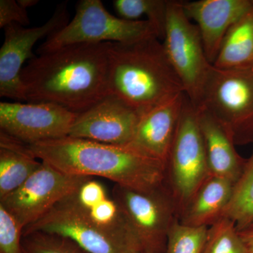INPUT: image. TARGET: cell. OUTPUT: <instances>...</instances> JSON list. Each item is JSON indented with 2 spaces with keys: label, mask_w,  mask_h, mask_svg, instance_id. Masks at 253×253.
I'll list each match as a JSON object with an SVG mask.
<instances>
[{
  "label": "cell",
  "mask_w": 253,
  "mask_h": 253,
  "mask_svg": "<svg viewBox=\"0 0 253 253\" xmlns=\"http://www.w3.org/2000/svg\"><path fill=\"white\" fill-rule=\"evenodd\" d=\"M78 114L51 103H0V129L31 145L69 135Z\"/></svg>",
  "instance_id": "11"
},
{
  "label": "cell",
  "mask_w": 253,
  "mask_h": 253,
  "mask_svg": "<svg viewBox=\"0 0 253 253\" xmlns=\"http://www.w3.org/2000/svg\"><path fill=\"white\" fill-rule=\"evenodd\" d=\"M199 108L209 111L225 127L236 146L253 144V68L213 66Z\"/></svg>",
  "instance_id": "6"
},
{
  "label": "cell",
  "mask_w": 253,
  "mask_h": 253,
  "mask_svg": "<svg viewBox=\"0 0 253 253\" xmlns=\"http://www.w3.org/2000/svg\"><path fill=\"white\" fill-rule=\"evenodd\" d=\"M30 23L27 9H24L14 0L0 1V28L11 24L26 26Z\"/></svg>",
  "instance_id": "27"
},
{
  "label": "cell",
  "mask_w": 253,
  "mask_h": 253,
  "mask_svg": "<svg viewBox=\"0 0 253 253\" xmlns=\"http://www.w3.org/2000/svg\"><path fill=\"white\" fill-rule=\"evenodd\" d=\"M233 186L225 179L208 176L179 213V222L194 227L212 226L223 217Z\"/></svg>",
  "instance_id": "18"
},
{
  "label": "cell",
  "mask_w": 253,
  "mask_h": 253,
  "mask_svg": "<svg viewBox=\"0 0 253 253\" xmlns=\"http://www.w3.org/2000/svg\"><path fill=\"white\" fill-rule=\"evenodd\" d=\"M168 0H115V9L121 18L129 21H139L145 16L154 25L159 39L165 36Z\"/></svg>",
  "instance_id": "22"
},
{
  "label": "cell",
  "mask_w": 253,
  "mask_h": 253,
  "mask_svg": "<svg viewBox=\"0 0 253 253\" xmlns=\"http://www.w3.org/2000/svg\"><path fill=\"white\" fill-rule=\"evenodd\" d=\"M68 23L66 3L58 5L51 17L44 24L24 28L11 24L4 28V41L0 49V96L26 101L21 73L26 60L35 57L33 49L38 41L49 38Z\"/></svg>",
  "instance_id": "10"
},
{
  "label": "cell",
  "mask_w": 253,
  "mask_h": 253,
  "mask_svg": "<svg viewBox=\"0 0 253 253\" xmlns=\"http://www.w3.org/2000/svg\"><path fill=\"white\" fill-rule=\"evenodd\" d=\"M223 217L234 221L238 231L253 224V151L233 186L231 200Z\"/></svg>",
  "instance_id": "21"
},
{
  "label": "cell",
  "mask_w": 253,
  "mask_h": 253,
  "mask_svg": "<svg viewBox=\"0 0 253 253\" xmlns=\"http://www.w3.org/2000/svg\"><path fill=\"white\" fill-rule=\"evenodd\" d=\"M18 2L23 8L28 9V8L32 7L38 4L39 1L38 0H18Z\"/></svg>",
  "instance_id": "29"
},
{
  "label": "cell",
  "mask_w": 253,
  "mask_h": 253,
  "mask_svg": "<svg viewBox=\"0 0 253 253\" xmlns=\"http://www.w3.org/2000/svg\"><path fill=\"white\" fill-rule=\"evenodd\" d=\"M213 66L225 70L253 68V11L226 33Z\"/></svg>",
  "instance_id": "20"
},
{
  "label": "cell",
  "mask_w": 253,
  "mask_h": 253,
  "mask_svg": "<svg viewBox=\"0 0 253 253\" xmlns=\"http://www.w3.org/2000/svg\"><path fill=\"white\" fill-rule=\"evenodd\" d=\"M23 253H89L64 236L31 231L23 234Z\"/></svg>",
  "instance_id": "24"
},
{
  "label": "cell",
  "mask_w": 253,
  "mask_h": 253,
  "mask_svg": "<svg viewBox=\"0 0 253 253\" xmlns=\"http://www.w3.org/2000/svg\"><path fill=\"white\" fill-rule=\"evenodd\" d=\"M186 98L185 93H179L139 116L126 146L167 164Z\"/></svg>",
  "instance_id": "14"
},
{
  "label": "cell",
  "mask_w": 253,
  "mask_h": 253,
  "mask_svg": "<svg viewBox=\"0 0 253 253\" xmlns=\"http://www.w3.org/2000/svg\"><path fill=\"white\" fill-rule=\"evenodd\" d=\"M87 224L101 232L126 243L141 253L122 208L101 181L86 177L61 201Z\"/></svg>",
  "instance_id": "12"
},
{
  "label": "cell",
  "mask_w": 253,
  "mask_h": 253,
  "mask_svg": "<svg viewBox=\"0 0 253 253\" xmlns=\"http://www.w3.org/2000/svg\"><path fill=\"white\" fill-rule=\"evenodd\" d=\"M139 115L111 94L78 113L69 136L118 146L130 142Z\"/></svg>",
  "instance_id": "13"
},
{
  "label": "cell",
  "mask_w": 253,
  "mask_h": 253,
  "mask_svg": "<svg viewBox=\"0 0 253 253\" xmlns=\"http://www.w3.org/2000/svg\"><path fill=\"white\" fill-rule=\"evenodd\" d=\"M112 194L129 221L141 253H166L171 226L179 219L175 199L167 182L148 191L114 185Z\"/></svg>",
  "instance_id": "7"
},
{
  "label": "cell",
  "mask_w": 253,
  "mask_h": 253,
  "mask_svg": "<svg viewBox=\"0 0 253 253\" xmlns=\"http://www.w3.org/2000/svg\"><path fill=\"white\" fill-rule=\"evenodd\" d=\"M108 89L139 116L184 92L157 37L109 42Z\"/></svg>",
  "instance_id": "3"
},
{
  "label": "cell",
  "mask_w": 253,
  "mask_h": 253,
  "mask_svg": "<svg viewBox=\"0 0 253 253\" xmlns=\"http://www.w3.org/2000/svg\"><path fill=\"white\" fill-rule=\"evenodd\" d=\"M86 177L61 172L42 161L36 172L17 189L0 200V204L24 230L73 192Z\"/></svg>",
  "instance_id": "9"
},
{
  "label": "cell",
  "mask_w": 253,
  "mask_h": 253,
  "mask_svg": "<svg viewBox=\"0 0 253 253\" xmlns=\"http://www.w3.org/2000/svg\"><path fill=\"white\" fill-rule=\"evenodd\" d=\"M202 253H247L235 223L221 217L208 228Z\"/></svg>",
  "instance_id": "23"
},
{
  "label": "cell",
  "mask_w": 253,
  "mask_h": 253,
  "mask_svg": "<svg viewBox=\"0 0 253 253\" xmlns=\"http://www.w3.org/2000/svg\"><path fill=\"white\" fill-rule=\"evenodd\" d=\"M196 112L204 138L210 175L223 178L234 185L247 159L240 156L232 136L209 111L199 108Z\"/></svg>",
  "instance_id": "17"
},
{
  "label": "cell",
  "mask_w": 253,
  "mask_h": 253,
  "mask_svg": "<svg viewBox=\"0 0 253 253\" xmlns=\"http://www.w3.org/2000/svg\"><path fill=\"white\" fill-rule=\"evenodd\" d=\"M42 162L73 175L101 177L114 185L148 191L166 183V163L128 146L65 136L30 145Z\"/></svg>",
  "instance_id": "2"
},
{
  "label": "cell",
  "mask_w": 253,
  "mask_h": 253,
  "mask_svg": "<svg viewBox=\"0 0 253 253\" xmlns=\"http://www.w3.org/2000/svg\"><path fill=\"white\" fill-rule=\"evenodd\" d=\"M36 231L64 236L89 253H139L130 245L94 229L61 201L23 234Z\"/></svg>",
  "instance_id": "16"
},
{
  "label": "cell",
  "mask_w": 253,
  "mask_h": 253,
  "mask_svg": "<svg viewBox=\"0 0 253 253\" xmlns=\"http://www.w3.org/2000/svg\"><path fill=\"white\" fill-rule=\"evenodd\" d=\"M166 182L178 209L183 208L210 175L197 112L187 96L166 164Z\"/></svg>",
  "instance_id": "8"
},
{
  "label": "cell",
  "mask_w": 253,
  "mask_h": 253,
  "mask_svg": "<svg viewBox=\"0 0 253 253\" xmlns=\"http://www.w3.org/2000/svg\"><path fill=\"white\" fill-rule=\"evenodd\" d=\"M239 232L247 249V253H253V224Z\"/></svg>",
  "instance_id": "28"
},
{
  "label": "cell",
  "mask_w": 253,
  "mask_h": 253,
  "mask_svg": "<svg viewBox=\"0 0 253 253\" xmlns=\"http://www.w3.org/2000/svg\"><path fill=\"white\" fill-rule=\"evenodd\" d=\"M109 42L78 44L35 56L21 73L27 102L81 113L109 94Z\"/></svg>",
  "instance_id": "1"
},
{
  "label": "cell",
  "mask_w": 253,
  "mask_h": 253,
  "mask_svg": "<svg viewBox=\"0 0 253 253\" xmlns=\"http://www.w3.org/2000/svg\"><path fill=\"white\" fill-rule=\"evenodd\" d=\"M23 228L0 204V253H23Z\"/></svg>",
  "instance_id": "26"
},
{
  "label": "cell",
  "mask_w": 253,
  "mask_h": 253,
  "mask_svg": "<svg viewBox=\"0 0 253 253\" xmlns=\"http://www.w3.org/2000/svg\"><path fill=\"white\" fill-rule=\"evenodd\" d=\"M151 37L158 38L154 25L147 20L129 21L116 17L110 14L101 0H81L76 5L72 20L46 38L37 53L46 54L78 44H130Z\"/></svg>",
  "instance_id": "4"
},
{
  "label": "cell",
  "mask_w": 253,
  "mask_h": 253,
  "mask_svg": "<svg viewBox=\"0 0 253 253\" xmlns=\"http://www.w3.org/2000/svg\"><path fill=\"white\" fill-rule=\"evenodd\" d=\"M182 3L169 1L163 45L184 93L196 109L202 102L213 65L206 56L199 28L186 16Z\"/></svg>",
  "instance_id": "5"
},
{
  "label": "cell",
  "mask_w": 253,
  "mask_h": 253,
  "mask_svg": "<svg viewBox=\"0 0 253 253\" xmlns=\"http://www.w3.org/2000/svg\"><path fill=\"white\" fill-rule=\"evenodd\" d=\"M208 228L184 225L177 219L168 234L165 253H202Z\"/></svg>",
  "instance_id": "25"
},
{
  "label": "cell",
  "mask_w": 253,
  "mask_h": 253,
  "mask_svg": "<svg viewBox=\"0 0 253 253\" xmlns=\"http://www.w3.org/2000/svg\"><path fill=\"white\" fill-rule=\"evenodd\" d=\"M183 9L199 28L210 63L217 59L221 42L233 25L253 11V0L183 1Z\"/></svg>",
  "instance_id": "15"
},
{
  "label": "cell",
  "mask_w": 253,
  "mask_h": 253,
  "mask_svg": "<svg viewBox=\"0 0 253 253\" xmlns=\"http://www.w3.org/2000/svg\"><path fill=\"white\" fill-rule=\"evenodd\" d=\"M41 164L29 144L1 131L0 200L22 185Z\"/></svg>",
  "instance_id": "19"
}]
</instances>
